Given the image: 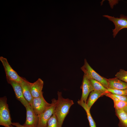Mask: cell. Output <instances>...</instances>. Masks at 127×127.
Returning a JSON list of instances; mask_svg holds the SVG:
<instances>
[{"label": "cell", "instance_id": "obj_1", "mask_svg": "<svg viewBox=\"0 0 127 127\" xmlns=\"http://www.w3.org/2000/svg\"><path fill=\"white\" fill-rule=\"evenodd\" d=\"M58 99L55 110L60 125L62 127L64 119L68 113L70 107L74 104L72 100L65 99L62 96L61 92H57Z\"/></svg>", "mask_w": 127, "mask_h": 127}, {"label": "cell", "instance_id": "obj_3", "mask_svg": "<svg viewBox=\"0 0 127 127\" xmlns=\"http://www.w3.org/2000/svg\"><path fill=\"white\" fill-rule=\"evenodd\" d=\"M81 69L84 72L83 75L88 79L96 80L101 83L106 88H108L107 79L96 72L89 64L86 59H84V64Z\"/></svg>", "mask_w": 127, "mask_h": 127}, {"label": "cell", "instance_id": "obj_18", "mask_svg": "<svg viewBox=\"0 0 127 127\" xmlns=\"http://www.w3.org/2000/svg\"><path fill=\"white\" fill-rule=\"evenodd\" d=\"M105 95L113 100L114 102V107L115 109H123L127 105V103L119 100L114 96L112 93L109 92Z\"/></svg>", "mask_w": 127, "mask_h": 127}, {"label": "cell", "instance_id": "obj_13", "mask_svg": "<svg viewBox=\"0 0 127 127\" xmlns=\"http://www.w3.org/2000/svg\"><path fill=\"white\" fill-rule=\"evenodd\" d=\"M107 81L108 88L119 90L127 89V83L116 77L107 79Z\"/></svg>", "mask_w": 127, "mask_h": 127}, {"label": "cell", "instance_id": "obj_19", "mask_svg": "<svg viewBox=\"0 0 127 127\" xmlns=\"http://www.w3.org/2000/svg\"><path fill=\"white\" fill-rule=\"evenodd\" d=\"M46 127H61L55 112L48 121Z\"/></svg>", "mask_w": 127, "mask_h": 127}, {"label": "cell", "instance_id": "obj_15", "mask_svg": "<svg viewBox=\"0 0 127 127\" xmlns=\"http://www.w3.org/2000/svg\"><path fill=\"white\" fill-rule=\"evenodd\" d=\"M104 95H105L104 94L97 91L93 90L91 91L86 102L90 110L91 106L97 99Z\"/></svg>", "mask_w": 127, "mask_h": 127}, {"label": "cell", "instance_id": "obj_8", "mask_svg": "<svg viewBox=\"0 0 127 127\" xmlns=\"http://www.w3.org/2000/svg\"><path fill=\"white\" fill-rule=\"evenodd\" d=\"M26 111V119L23 126L27 127H37L39 118L35 113L31 105L28 103L25 107Z\"/></svg>", "mask_w": 127, "mask_h": 127}, {"label": "cell", "instance_id": "obj_5", "mask_svg": "<svg viewBox=\"0 0 127 127\" xmlns=\"http://www.w3.org/2000/svg\"><path fill=\"white\" fill-rule=\"evenodd\" d=\"M57 100L52 99L51 105L44 112L38 115L39 121L37 127H46L49 119L54 113Z\"/></svg>", "mask_w": 127, "mask_h": 127}, {"label": "cell", "instance_id": "obj_23", "mask_svg": "<svg viewBox=\"0 0 127 127\" xmlns=\"http://www.w3.org/2000/svg\"><path fill=\"white\" fill-rule=\"evenodd\" d=\"M109 3L111 7L112 8L114 5H115L118 3V0H108Z\"/></svg>", "mask_w": 127, "mask_h": 127}, {"label": "cell", "instance_id": "obj_20", "mask_svg": "<svg viewBox=\"0 0 127 127\" xmlns=\"http://www.w3.org/2000/svg\"><path fill=\"white\" fill-rule=\"evenodd\" d=\"M115 76V77L127 83V71L120 69Z\"/></svg>", "mask_w": 127, "mask_h": 127}, {"label": "cell", "instance_id": "obj_16", "mask_svg": "<svg viewBox=\"0 0 127 127\" xmlns=\"http://www.w3.org/2000/svg\"><path fill=\"white\" fill-rule=\"evenodd\" d=\"M90 84L93 90L97 91L104 94L105 95L109 93L107 89L99 81L95 79H89Z\"/></svg>", "mask_w": 127, "mask_h": 127}, {"label": "cell", "instance_id": "obj_17", "mask_svg": "<svg viewBox=\"0 0 127 127\" xmlns=\"http://www.w3.org/2000/svg\"><path fill=\"white\" fill-rule=\"evenodd\" d=\"M78 104L82 106L86 112L90 127H96V123L92 117L90 112V109L88 107L86 103L79 100Z\"/></svg>", "mask_w": 127, "mask_h": 127}, {"label": "cell", "instance_id": "obj_22", "mask_svg": "<svg viewBox=\"0 0 127 127\" xmlns=\"http://www.w3.org/2000/svg\"><path fill=\"white\" fill-rule=\"evenodd\" d=\"M113 95L119 100L127 103V95H121L112 94Z\"/></svg>", "mask_w": 127, "mask_h": 127}, {"label": "cell", "instance_id": "obj_24", "mask_svg": "<svg viewBox=\"0 0 127 127\" xmlns=\"http://www.w3.org/2000/svg\"><path fill=\"white\" fill-rule=\"evenodd\" d=\"M11 127H27L21 125L18 122H13Z\"/></svg>", "mask_w": 127, "mask_h": 127}, {"label": "cell", "instance_id": "obj_25", "mask_svg": "<svg viewBox=\"0 0 127 127\" xmlns=\"http://www.w3.org/2000/svg\"><path fill=\"white\" fill-rule=\"evenodd\" d=\"M123 110L127 114V105L124 108Z\"/></svg>", "mask_w": 127, "mask_h": 127}, {"label": "cell", "instance_id": "obj_10", "mask_svg": "<svg viewBox=\"0 0 127 127\" xmlns=\"http://www.w3.org/2000/svg\"><path fill=\"white\" fill-rule=\"evenodd\" d=\"M80 88L82 89V93L80 100L86 103L89 93L93 91V89L90 84L89 79L84 75Z\"/></svg>", "mask_w": 127, "mask_h": 127}, {"label": "cell", "instance_id": "obj_12", "mask_svg": "<svg viewBox=\"0 0 127 127\" xmlns=\"http://www.w3.org/2000/svg\"><path fill=\"white\" fill-rule=\"evenodd\" d=\"M22 81L20 83L22 89L23 95L25 99L31 105L33 98L32 96L30 90L31 83L24 78H23Z\"/></svg>", "mask_w": 127, "mask_h": 127}, {"label": "cell", "instance_id": "obj_26", "mask_svg": "<svg viewBox=\"0 0 127 127\" xmlns=\"http://www.w3.org/2000/svg\"></svg>", "mask_w": 127, "mask_h": 127}, {"label": "cell", "instance_id": "obj_11", "mask_svg": "<svg viewBox=\"0 0 127 127\" xmlns=\"http://www.w3.org/2000/svg\"><path fill=\"white\" fill-rule=\"evenodd\" d=\"M43 85V81L40 78L34 83H31L30 90L33 98H36L43 95L42 90Z\"/></svg>", "mask_w": 127, "mask_h": 127}, {"label": "cell", "instance_id": "obj_6", "mask_svg": "<svg viewBox=\"0 0 127 127\" xmlns=\"http://www.w3.org/2000/svg\"><path fill=\"white\" fill-rule=\"evenodd\" d=\"M0 60L4 67L6 75V79L14 81L20 83L23 80L22 77L20 76L9 64L6 58L1 56Z\"/></svg>", "mask_w": 127, "mask_h": 127}, {"label": "cell", "instance_id": "obj_21", "mask_svg": "<svg viewBox=\"0 0 127 127\" xmlns=\"http://www.w3.org/2000/svg\"><path fill=\"white\" fill-rule=\"evenodd\" d=\"M108 92L113 94L121 95H127V89L123 90H119L107 89Z\"/></svg>", "mask_w": 127, "mask_h": 127}, {"label": "cell", "instance_id": "obj_2", "mask_svg": "<svg viewBox=\"0 0 127 127\" xmlns=\"http://www.w3.org/2000/svg\"><path fill=\"white\" fill-rule=\"evenodd\" d=\"M12 122L6 96L0 98V125L11 127Z\"/></svg>", "mask_w": 127, "mask_h": 127}, {"label": "cell", "instance_id": "obj_9", "mask_svg": "<svg viewBox=\"0 0 127 127\" xmlns=\"http://www.w3.org/2000/svg\"><path fill=\"white\" fill-rule=\"evenodd\" d=\"M6 79L8 83L12 87L16 99L25 107L29 103L24 96L22 88L19 83L13 80Z\"/></svg>", "mask_w": 127, "mask_h": 127}, {"label": "cell", "instance_id": "obj_14", "mask_svg": "<svg viewBox=\"0 0 127 127\" xmlns=\"http://www.w3.org/2000/svg\"><path fill=\"white\" fill-rule=\"evenodd\" d=\"M116 115L119 120V127H127V114L123 109H115Z\"/></svg>", "mask_w": 127, "mask_h": 127}, {"label": "cell", "instance_id": "obj_4", "mask_svg": "<svg viewBox=\"0 0 127 127\" xmlns=\"http://www.w3.org/2000/svg\"><path fill=\"white\" fill-rule=\"evenodd\" d=\"M103 16L107 18L114 23L115 26V28L112 29V35L114 38L115 37L121 30L127 28V16L121 14L119 18L107 15H104Z\"/></svg>", "mask_w": 127, "mask_h": 127}, {"label": "cell", "instance_id": "obj_7", "mask_svg": "<svg viewBox=\"0 0 127 127\" xmlns=\"http://www.w3.org/2000/svg\"><path fill=\"white\" fill-rule=\"evenodd\" d=\"M48 103L43 95L36 98H33L31 105L36 114L38 115L44 112L51 105Z\"/></svg>", "mask_w": 127, "mask_h": 127}]
</instances>
